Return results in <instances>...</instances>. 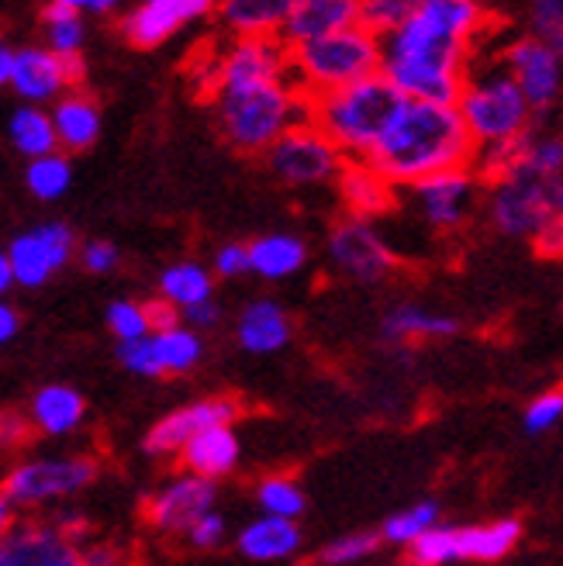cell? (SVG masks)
Returning a JSON list of instances; mask_svg holds the SVG:
<instances>
[{"instance_id": "obj_39", "label": "cell", "mask_w": 563, "mask_h": 566, "mask_svg": "<svg viewBox=\"0 0 563 566\" xmlns=\"http://www.w3.org/2000/svg\"><path fill=\"white\" fill-rule=\"evenodd\" d=\"M104 322H107L111 335H115L118 343H132V338H143V335L153 332L146 304H138V301H111Z\"/></svg>"}, {"instance_id": "obj_9", "label": "cell", "mask_w": 563, "mask_h": 566, "mask_svg": "<svg viewBox=\"0 0 563 566\" xmlns=\"http://www.w3.org/2000/svg\"><path fill=\"white\" fill-rule=\"evenodd\" d=\"M97 476V463L91 457H39L24 460L4 476V497L11 507H42L52 501H66L87 491Z\"/></svg>"}, {"instance_id": "obj_28", "label": "cell", "mask_w": 563, "mask_h": 566, "mask_svg": "<svg viewBox=\"0 0 563 566\" xmlns=\"http://www.w3.org/2000/svg\"><path fill=\"white\" fill-rule=\"evenodd\" d=\"M239 549L242 556L257 563H280L291 559L301 549V528L294 518H277V515H260L239 532Z\"/></svg>"}, {"instance_id": "obj_49", "label": "cell", "mask_w": 563, "mask_h": 566, "mask_svg": "<svg viewBox=\"0 0 563 566\" xmlns=\"http://www.w3.org/2000/svg\"><path fill=\"white\" fill-rule=\"evenodd\" d=\"M218 318H221V307L215 304V297L197 301V304H190V307H184V311H180V322H184V325H190V328H197V332L215 328V325H218Z\"/></svg>"}, {"instance_id": "obj_4", "label": "cell", "mask_w": 563, "mask_h": 566, "mask_svg": "<svg viewBox=\"0 0 563 566\" xmlns=\"http://www.w3.org/2000/svg\"><path fill=\"white\" fill-rule=\"evenodd\" d=\"M218 122L225 138H229V146L252 156L263 153L288 128L312 118H307V94L291 76H280L239 91H221Z\"/></svg>"}, {"instance_id": "obj_47", "label": "cell", "mask_w": 563, "mask_h": 566, "mask_svg": "<svg viewBox=\"0 0 563 566\" xmlns=\"http://www.w3.org/2000/svg\"><path fill=\"white\" fill-rule=\"evenodd\" d=\"M532 242H536V252L543 260H563V218L550 214L540 224V232L532 235Z\"/></svg>"}, {"instance_id": "obj_40", "label": "cell", "mask_w": 563, "mask_h": 566, "mask_svg": "<svg viewBox=\"0 0 563 566\" xmlns=\"http://www.w3.org/2000/svg\"><path fill=\"white\" fill-rule=\"evenodd\" d=\"M377 546H380V535H374V532H353V535H343V539L329 543L319 553V559H322V566H356L363 559H371L377 553Z\"/></svg>"}, {"instance_id": "obj_44", "label": "cell", "mask_w": 563, "mask_h": 566, "mask_svg": "<svg viewBox=\"0 0 563 566\" xmlns=\"http://www.w3.org/2000/svg\"><path fill=\"white\" fill-rule=\"evenodd\" d=\"M76 256L83 263V270L87 273H111L118 263H122V252L115 242H107V239H91V242H83V249H76Z\"/></svg>"}, {"instance_id": "obj_16", "label": "cell", "mask_w": 563, "mask_h": 566, "mask_svg": "<svg viewBox=\"0 0 563 566\" xmlns=\"http://www.w3.org/2000/svg\"><path fill=\"white\" fill-rule=\"evenodd\" d=\"M0 566H83V556L55 522H28L0 535Z\"/></svg>"}, {"instance_id": "obj_59", "label": "cell", "mask_w": 563, "mask_h": 566, "mask_svg": "<svg viewBox=\"0 0 563 566\" xmlns=\"http://www.w3.org/2000/svg\"><path fill=\"white\" fill-rule=\"evenodd\" d=\"M556 132H563V122H560V128H556Z\"/></svg>"}, {"instance_id": "obj_30", "label": "cell", "mask_w": 563, "mask_h": 566, "mask_svg": "<svg viewBox=\"0 0 563 566\" xmlns=\"http://www.w3.org/2000/svg\"><path fill=\"white\" fill-rule=\"evenodd\" d=\"M149 346L156 356V370L159 377H177V374H190L205 356V338L197 328L177 322L170 328H156L149 332Z\"/></svg>"}, {"instance_id": "obj_7", "label": "cell", "mask_w": 563, "mask_h": 566, "mask_svg": "<svg viewBox=\"0 0 563 566\" xmlns=\"http://www.w3.org/2000/svg\"><path fill=\"white\" fill-rule=\"evenodd\" d=\"M519 535L522 525L515 518H498L488 525H432L408 549L415 566H446L460 559L494 563L515 549Z\"/></svg>"}, {"instance_id": "obj_18", "label": "cell", "mask_w": 563, "mask_h": 566, "mask_svg": "<svg viewBox=\"0 0 563 566\" xmlns=\"http://www.w3.org/2000/svg\"><path fill=\"white\" fill-rule=\"evenodd\" d=\"M288 76V45L280 39H239L215 66V91H239Z\"/></svg>"}, {"instance_id": "obj_29", "label": "cell", "mask_w": 563, "mask_h": 566, "mask_svg": "<svg viewBox=\"0 0 563 566\" xmlns=\"http://www.w3.org/2000/svg\"><path fill=\"white\" fill-rule=\"evenodd\" d=\"M298 0H221V21L239 39H277Z\"/></svg>"}, {"instance_id": "obj_12", "label": "cell", "mask_w": 563, "mask_h": 566, "mask_svg": "<svg viewBox=\"0 0 563 566\" xmlns=\"http://www.w3.org/2000/svg\"><path fill=\"white\" fill-rule=\"evenodd\" d=\"M501 66L512 73L519 91L525 94L529 107L543 115V111L556 107L563 97V55L540 42L536 35H522L501 49Z\"/></svg>"}, {"instance_id": "obj_27", "label": "cell", "mask_w": 563, "mask_h": 566, "mask_svg": "<svg viewBox=\"0 0 563 566\" xmlns=\"http://www.w3.org/2000/svg\"><path fill=\"white\" fill-rule=\"evenodd\" d=\"M380 332L387 343H418V338H453L460 332V322L453 315H446V311L402 301L384 315Z\"/></svg>"}, {"instance_id": "obj_35", "label": "cell", "mask_w": 563, "mask_h": 566, "mask_svg": "<svg viewBox=\"0 0 563 566\" xmlns=\"http://www.w3.org/2000/svg\"><path fill=\"white\" fill-rule=\"evenodd\" d=\"M24 184H28V190L39 197V201H60V197L73 184V163H70V156L63 149H55V153L28 159Z\"/></svg>"}, {"instance_id": "obj_31", "label": "cell", "mask_w": 563, "mask_h": 566, "mask_svg": "<svg viewBox=\"0 0 563 566\" xmlns=\"http://www.w3.org/2000/svg\"><path fill=\"white\" fill-rule=\"evenodd\" d=\"M307 263V245L298 235L273 232L249 242V273L263 280H288Z\"/></svg>"}, {"instance_id": "obj_24", "label": "cell", "mask_w": 563, "mask_h": 566, "mask_svg": "<svg viewBox=\"0 0 563 566\" xmlns=\"http://www.w3.org/2000/svg\"><path fill=\"white\" fill-rule=\"evenodd\" d=\"M239 457H242V446H239V436L232 432V424H208V429L190 436L180 449V463L190 473L208 476V480L229 476L239 467Z\"/></svg>"}, {"instance_id": "obj_46", "label": "cell", "mask_w": 563, "mask_h": 566, "mask_svg": "<svg viewBox=\"0 0 563 566\" xmlns=\"http://www.w3.org/2000/svg\"><path fill=\"white\" fill-rule=\"evenodd\" d=\"M184 535L190 539V546H197V549H215L225 539V518L211 507V512H205Z\"/></svg>"}, {"instance_id": "obj_51", "label": "cell", "mask_w": 563, "mask_h": 566, "mask_svg": "<svg viewBox=\"0 0 563 566\" xmlns=\"http://www.w3.org/2000/svg\"><path fill=\"white\" fill-rule=\"evenodd\" d=\"M28 432V418L21 415H0V446H18Z\"/></svg>"}, {"instance_id": "obj_53", "label": "cell", "mask_w": 563, "mask_h": 566, "mask_svg": "<svg viewBox=\"0 0 563 566\" xmlns=\"http://www.w3.org/2000/svg\"><path fill=\"white\" fill-rule=\"evenodd\" d=\"M546 201H550V214L563 218V174L546 184Z\"/></svg>"}, {"instance_id": "obj_52", "label": "cell", "mask_w": 563, "mask_h": 566, "mask_svg": "<svg viewBox=\"0 0 563 566\" xmlns=\"http://www.w3.org/2000/svg\"><path fill=\"white\" fill-rule=\"evenodd\" d=\"M21 328V315H18V307L8 304V297H0V346H8L11 338L18 335Z\"/></svg>"}, {"instance_id": "obj_45", "label": "cell", "mask_w": 563, "mask_h": 566, "mask_svg": "<svg viewBox=\"0 0 563 566\" xmlns=\"http://www.w3.org/2000/svg\"><path fill=\"white\" fill-rule=\"evenodd\" d=\"M211 273H218L221 280H236L249 273V245L246 242H225L215 252Z\"/></svg>"}, {"instance_id": "obj_58", "label": "cell", "mask_w": 563, "mask_h": 566, "mask_svg": "<svg viewBox=\"0 0 563 566\" xmlns=\"http://www.w3.org/2000/svg\"><path fill=\"white\" fill-rule=\"evenodd\" d=\"M52 4H63V8H73V11H87L91 8V0H52Z\"/></svg>"}, {"instance_id": "obj_36", "label": "cell", "mask_w": 563, "mask_h": 566, "mask_svg": "<svg viewBox=\"0 0 563 566\" xmlns=\"http://www.w3.org/2000/svg\"><path fill=\"white\" fill-rule=\"evenodd\" d=\"M42 39H45V49H52L55 55H80L83 42H87L83 14L63 4H49L42 11Z\"/></svg>"}, {"instance_id": "obj_14", "label": "cell", "mask_w": 563, "mask_h": 566, "mask_svg": "<svg viewBox=\"0 0 563 566\" xmlns=\"http://www.w3.org/2000/svg\"><path fill=\"white\" fill-rule=\"evenodd\" d=\"M80 80H83L80 55H55L45 45H24L14 49L8 87L24 104H52L60 94L76 87Z\"/></svg>"}, {"instance_id": "obj_33", "label": "cell", "mask_w": 563, "mask_h": 566, "mask_svg": "<svg viewBox=\"0 0 563 566\" xmlns=\"http://www.w3.org/2000/svg\"><path fill=\"white\" fill-rule=\"evenodd\" d=\"M509 174H525L536 180H553L563 174V132H525L515 146Z\"/></svg>"}, {"instance_id": "obj_23", "label": "cell", "mask_w": 563, "mask_h": 566, "mask_svg": "<svg viewBox=\"0 0 563 566\" xmlns=\"http://www.w3.org/2000/svg\"><path fill=\"white\" fill-rule=\"evenodd\" d=\"M236 338L239 346L252 356H270L280 353L291 343V318L280 301L273 297H257L239 311L236 322Z\"/></svg>"}, {"instance_id": "obj_5", "label": "cell", "mask_w": 563, "mask_h": 566, "mask_svg": "<svg viewBox=\"0 0 563 566\" xmlns=\"http://www.w3.org/2000/svg\"><path fill=\"white\" fill-rule=\"evenodd\" d=\"M453 104L473 138V149L494 146V142H515L532 132V118H536V111L529 107L525 94L519 91L512 73L501 66V60L467 66Z\"/></svg>"}, {"instance_id": "obj_6", "label": "cell", "mask_w": 563, "mask_h": 566, "mask_svg": "<svg viewBox=\"0 0 563 566\" xmlns=\"http://www.w3.org/2000/svg\"><path fill=\"white\" fill-rule=\"evenodd\" d=\"M380 70V35L371 28L353 24L312 42L288 49V76L315 97Z\"/></svg>"}, {"instance_id": "obj_11", "label": "cell", "mask_w": 563, "mask_h": 566, "mask_svg": "<svg viewBox=\"0 0 563 566\" xmlns=\"http://www.w3.org/2000/svg\"><path fill=\"white\" fill-rule=\"evenodd\" d=\"M76 256V235L66 221H42L11 239L8 260L14 270V287H42Z\"/></svg>"}, {"instance_id": "obj_2", "label": "cell", "mask_w": 563, "mask_h": 566, "mask_svg": "<svg viewBox=\"0 0 563 566\" xmlns=\"http://www.w3.org/2000/svg\"><path fill=\"white\" fill-rule=\"evenodd\" d=\"M394 187H411L442 169L473 163V138L457 104L405 97L398 115L367 156Z\"/></svg>"}, {"instance_id": "obj_25", "label": "cell", "mask_w": 563, "mask_h": 566, "mask_svg": "<svg viewBox=\"0 0 563 566\" xmlns=\"http://www.w3.org/2000/svg\"><path fill=\"white\" fill-rule=\"evenodd\" d=\"M52 128L63 153H83L101 138V107L91 94L66 91L52 101Z\"/></svg>"}, {"instance_id": "obj_50", "label": "cell", "mask_w": 563, "mask_h": 566, "mask_svg": "<svg viewBox=\"0 0 563 566\" xmlns=\"http://www.w3.org/2000/svg\"><path fill=\"white\" fill-rule=\"evenodd\" d=\"M146 315H149V325H153V332L156 328H170V325H177L180 322V311L170 304V301H146Z\"/></svg>"}, {"instance_id": "obj_20", "label": "cell", "mask_w": 563, "mask_h": 566, "mask_svg": "<svg viewBox=\"0 0 563 566\" xmlns=\"http://www.w3.org/2000/svg\"><path fill=\"white\" fill-rule=\"evenodd\" d=\"M236 418H239L236 398H201V401L184 405L166 418H159L149 429L143 446H146L149 457H174V452L184 449V442L190 436L208 429V424H232Z\"/></svg>"}, {"instance_id": "obj_13", "label": "cell", "mask_w": 563, "mask_h": 566, "mask_svg": "<svg viewBox=\"0 0 563 566\" xmlns=\"http://www.w3.org/2000/svg\"><path fill=\"white\" fill-rule=\"evenodd\" d=\"M408 190L415 197L421 221H426L429 229L457 232L470 218L477 197H481V177L473 174V166H460V169H442V174L418 180Z\"/></svg>"}, {"instance_id": "obj_17", "label": "cell", "mask_w": 563, "mask_h": 566, "mask_svg": "<svg viewBox=\"0 0 563 566\" xmlns=\"http://www.w3.org/2000/svg\"><path fill=\"white\" fill-rule=\"evenodd\" d=\"M218 501V488L215 480L208 476H197V473H184V476H174L170 484H163L149 504H146V518L153 528L159 532H174V535H184L197 518L205 512H211Z\"/></svg>"}, {"instance_id": "obj_38", "label": "cell", "mask_w": 563, "mask_h": 566, "mask_svg": "<svg viewBox=\"0 0 563 566\" xmlns=\"http://www.w3.org/2000/svg\"><path fill=\"white\" fill-rule=\"evenodd\" d=\"M257 504L263 507V515H277V518H301L304 515V491L301 484H294L291 476H267L257 488Z\"/></svg>"}, {"instance_id": "obj_26", "label": "cell", "mask_w": 563, "mask_h": 566, "mask_svg": "<svg viewBox=\"0 0 563 566\" xmlns=\"http://www.w3.org/2000/svg\"><path fill=\"white\" fill-rule=\"evenodd\" d=\"M83 418H87V401L70 384H45L35 390L32 405H28V421L49 439L73 436L83 424Z\"/></svg>"}, {"instance_id": "obj_8", "label": "cell", "mask_w": 563, "mask_h": 566, "mask_svg": "<svg viewBox=\"0 0 563 566\" xmlns=\"http://www.w3.org/2000/svg\"><path fill=\"white\" fill-rule=\"evenodd\" d=\"M267 169L291 187H315L329 184L340 177V169L346 163L343 149L312 122H301L288 128L277 142L263 149Z\"/></svg>"}, {"instance_id": "obj_19", "label": "cell", "mask_w": 563, "mask_h": 566, "mask_svg": "<svg viewBox=\"0 0 563 566\" xmlns=\"http://www.w3.org/2000/svg\"><path fill=\"white\" fill-rule=\"evenodd\" d=\"M215 0H138L122 18V35L135 49H156L174 39L184 24L205 18Z\"/></svg>"}, {"instance_id": "obj_55", "label": "cell", "mask_w": 563, "mask_h": 566, "mask_svg": "<svg viewBox=\"0 0 563 566\" xmlns=\"http://www.w3.org/2000/svg\"><path fill=\"white\" fill-rule=\"evenodd\" d=\"M14 287V270H11V260H8V249L0 252V297H8Z\"/></svg>"}, {"instance_id": "obj_57", "label": "cell", "mask_w": 563, "mask_h": 566, "mask_svg": "<svg viewBox=\"0 0 563 566\" xmlns=\"http://www.w3.org/2000/svg\"><path fill=\"white\" fill-rule=\"evenodd\" d=\"M11 528V504L0 497V535H4Z\"/></svg>"}, {"instance_id": "obj_15", "label": "cell", "mask_w": 563, "mask_h": 566, "mask_svg": "<svg viewBox=\"0 0 563 566\" xmlns=\"http://www.w3.org/2000/svg\"><path fill=\"white\" fill-rule=\"evenodd\" d=\"M488 218L501 235L532 239L540 232V224L550 218L546 180L525 177V174H504L491 180Z\"/></svg>"}, {"instance_id": "obj_41", "label": "cell", "mask_w": 563, "mask_h": 566, "mask_svg": "<svg viewBox=\"0 0 563 566\" xmlns=\"http://www.w3.org/2000/svg\"><path fill=\"white\" fill-rule=\"evenodd\" d=\"M529 35L563 55V0H529Z\"/></svg>"}, {"instance_id": "obj_34", "label": "cell", "mask_w": 563, "mask_h": 566, "mask_svg": "<svg viewBox=\"0 0 563 566\" xmlns=\"http://www.w3.org/2000/svg\"><path fill=\"white\" fill-rule=\"evenodd\" d=\"M211 294H215V273L194 260H180L159 273V297L170 301L177 311L197 301H208Z\"/></svg>"}, {"instance_id": "obj_43", "label": "cell", "mask_w": 563, "mask_h": 566, "mask_svg": "<svg viewBox=\"0 0 563 566\" xmlns=\"http://www.w3.org/2000/svg\"><path fill=\"white\" fill-rule=\"evenodd\" d=\"M563 421V390H546L532 401L522 415V424L529 436H543Z\"/></svg>"}, {"instance_id": "obj_32", "label": "cell", "mask_w": 563, "mask_h": 566, "mask_svg": "<svg viewBox=\"0 0 563 566\" xmlns=\"http://www.w3.org/2000/svg\"><path fill=\"white\" fill-rule=\"evenodd\" d=\"M8 138L24 159H35V156L60 149V142H55V128H52V115L42 104H24L21 101L11 111V118H8Z\"/></svg>"}, {"instance_id": "obj_37", "label": "cell", "mask_w": 563, "mask_h": 566, "mask_svg": "<svg viewBox=\"0 0 563 566\" xmlns=\"http://www.w3.org/2000/svg\"><path fill=\"white\" fill-rule=\"evenodd\" d=\"M432 525H439V504L436 501H418L411 507H402L398 515H390L380 525V539L394 546H411L418 535H426Z\"/></svg>"}, {"instance_id": "obj_10", "label": "cell", "mask_w": 563, "mask_h": 566, "mask_svg": "<svg viewBox=\"0 0 563 566\" xmlns=\"http://www.w3.org/2000/svg\"><path fill=\"white\" fill-rule=\"evenodd\" d=\"M329 263L353 283H380L398 266L394 249L371 224V218H346L329 235Z\"/></svg>"}, {"instance_id": "obj_48", "label": "cell", "mask_w": 563, "mask_h": 566, "mask_svg": "<svg viewBox=\"0 0 563 566\" xmlns=\"http://www.w3.org/2000/svg\"><path fill=\"white\" fill-rule=\"evenodd\" d=\"M83 566H128V553L118 543H91L80 549Z\"/></svg>"}, {"instance_id": "obj_1", "label": "cell", "mask_w": 563, "mask_h": 566, "mask_svg": "<svg viewBox=\"0 0 563 566\" xmlns=\"http://www.w3.org/2000/svg\"><path fill=\"white\" fill-rule=\"evenodd\" d=\"M484 28V0H421L402 24L380 35V73L402 97L453 104Z\"/></svg>"}, {"instance_id": "obj_54", "label": "cell", "mask_w": 563, "mask_h": 566, "mask_svg": "<svg viewBox=\"0 0 563 566\" xmlns=\"http://www.w3.org/2000/svg\"><path fill=\"white\" fill-rule=\"evenodd\" d=\"M11 63H14V49L8 39H0V87H8L11 80Z\"/></svg>"}, {"instance_id": "obj_22", "label": "cell", "mask_w": 563, "mask_h": 566, "mask_svg": "<svg viewBox=\"0 0 563 566\" xmlns=\"http://www.w3.org/2000/svg\"><path fill=\"white\" fill-rule=\"evenodd\" d=\"M335 184H340V197L353 218L374 221L394 208V190L398 187H394L371 159H346Z\"/></svg>"}, {"instance_id": "obj_21", "label": "cell", "mask_w": 563, "mask_h": 566, "mask_svg": "<svg viewBox=\"0 0 563 566\" xmlns=\"http://www.w3.org/2000/svg\"><path fill=\"white\" fill-rule=\"evenodd\" d=\"M353 24H359V0H298L277 39L294 49L301 42L343 32V28Z\"/></svg>"}, {"instance_id": "obj_3", "label": "cell", "mask_w": 563, "mask_h": 566, "mask_svg": "<svg viewBox=\"0 0 563 566\" xmlns=\"http://www.w3.org/2000/svg\"><path fill=\"white\" fill-rule=\"evenodd\" d=\"M402 101V91L377 70L346 87L307 97V118L343 149L346 159H367L398 115Z\"/></svg>"}, {"instance_id": "obj_56", "label": "cell", "mask_w": 563, "mask_h": 566, "mask_svg": "<svg viewBox=\"0 0 563 566\" xmlns=\"http://www.w3.org/2000/svg\"><path fill=\"white\" fill-rule=\"evenodd\" d=\"M122 8V0H91V14H111V11H118Z\"/></svg>"}, {"instance_id": "obj_42", "label": "cell", "mask_w": 563, "mask_h": 566, "mask_svg": "<svg viewBox=\"0 0 563 566\" xmlns=\"http://www.w3.org/2000/svg\"><path fill=\"white\" fill-rule=\"evenodd\" d=\"M421 0H359V24L384 35L394 24H402Z\"/></svg>"}]
</instances>
